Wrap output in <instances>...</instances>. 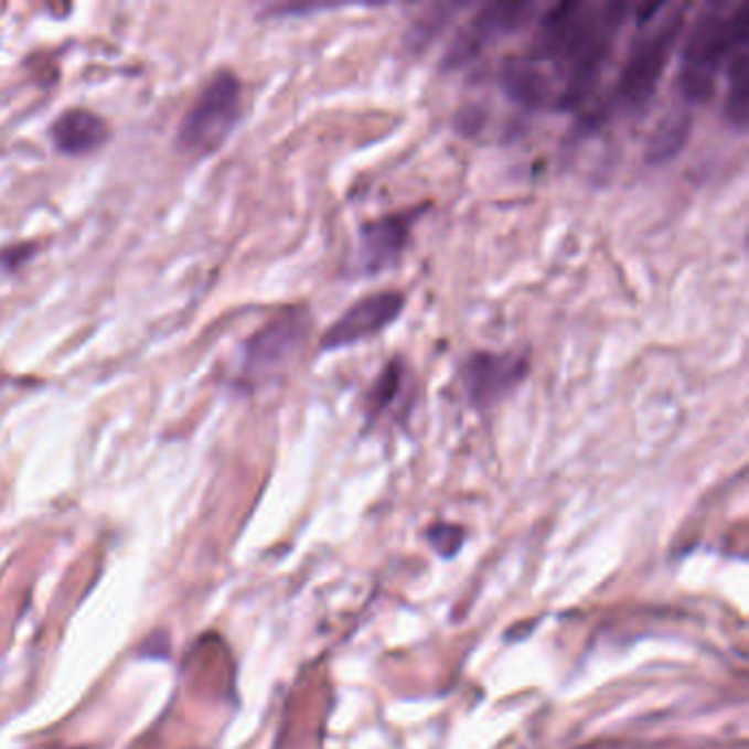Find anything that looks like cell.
I'll return each mask as SVG.
<instances>
[{"instance_id":"cell-8","label":"cell","mask_w":749,"mask_h":749,"mask_svg":"<svg viewBox=\"0 0 749 749\" xmlns=\"http://www.w3.org/2000/svg\"><path fill=\"white\" fill-rule=\"evenodd\" d=\"M420 210L407 214H392L374 221L361 229V250L359 264L365 272H378L398 261L400 253L407 247L409 232L420 216Z\"/></svg>"},{"instance_id":"cell-4","label":"cell","mask_w":749,"mask_h":749,"mask_svg":"<svg viewBox=\"0 0 749 749\" xmlns=\"http://www.w3.org/2000/svg\"><path fill=\"white\" fill-rule=\"evenodd\" d=\"M243 110V86L236 75L218 73L194 101L179 130V148L205 157L218 150L232 135Z\"/></svg>"},{"instance_id":"cell-12","label":"cell","mask_w":749,"mask_h":749,"mask_svg":"<svg viewBox=\"0 0 749 749\" xmlns=\"http://www.w3.org/2000/svg\"><path fill=\"white\" fill-rule=\"evenodd\" d=\"M688 135H691V117L688 115H673V117L664 119L649 141L646 159L651 163L671 161L684 148Z\"/></svg>"},{"instance_id":"cell-6","label":"cell","mask_w":749,"mask_h":749,"mask_svg":"<svg viewBox=\"0 0 749 749\" xmlns=\"http://www.w3.org/2000/svg\"><path fill=\"white\" fill-rule=\"evenodd\" d=\"M529 374V361L518 352H475L467 359L462 378L475 407L491 409L510 396Z\"/></svg>"},{"instance_id":"cell-3","label":"cell","mask_w":749,"mask_h":749,"mask_svg":"<svg viewBox=\"0 0 749 749\" xmlns=\"http://www.w3.org/2000/svg\"><path fill=\"white\" fill-rule=\"evenodd\" d=\"M657 4L649 7L646 18H640L644 31H640L629 49L624 68L616 84L618 106L627 113H642L657 93L660 79L673 57L680 33L684 29L686 7H671V13L657 18L651 24V13Z\"/></svg>"},{"instance_id":"cell-9","label":"cell","mask_w":749,"mask_h":749,"mask_svg":"<svg viewBox=\"0 0 749 749\" xmlns=\"http://www.w3.org/2000/svg\"><path fill=\"white\" fill-rule=\"evenodd\" d=\"M55 146L66 154H86L104 146L108 128L101 117L88 110H68L51 128Z\"/></svg>"},{"instance_id":"cell-1","label":"cell","mask_w":749,"mask_h":749,"mask_svg":"<svg viewBox=\"0 0 749 749\" xmlns=\"http://www.w3.org/2000/svg\"><path fill=\"white\" fill-rule=\"evenodd\" d=\"M629 9L604 0L563 2L545 13L525 55L549 82L556 110L576 108L596 90Z\"/></svg>"},{"instance_id":"cell-10","label":"cell","mask_w":749,"mask_h":749,"mask_svg":"<svg viewBox=\"0 0 749 749\" xmlns=\"http://www.w3.org/2000/svg\"><path fill=\"white\" fill-rule=\"evenodd\" d=\"M301 334L297 317H281L257 332L247 352V372H266L277 365L297 343Z\"/></svg>"},{"instance_id":"cell-7","label":"cell","mask_w":749,"mask_h":749,"mask_svg":"<svg viewBox=\"0 0 749 749\" xmlns=\"http://www.w3.org/2000/svg\"><path fill=\"white\" fill-rule=\"evenodd\" d=\"M534 4L529 2H491L482 7V11L473 18V22L458 35L451 46L447 62L451 66L464 64L473 55H478L484 46L500 40L501 35L512 33L527 24Z\"/></svg>"},{"instance_id":"cell-5","label":"cell","mask_w":749,"mask_h":749,"mask_svg":"<svg viewBox=\"0 0 749 749\" xmlns=\"http://www.w3.org/2000/svg\"><path fill=\"white\" fill-rule=\"evenodd\" d=\"M405 310V295L383 290L359 299L350 306L321 336V350L332 352L372 339L387 330Z\"/></svg>"},{"instance_id":"cell-11","label":"cell","mask_w":749,"mask_h":749,"mask_svg":"<svg viewBox=\"0 0 749 749\" xmlns=\"http://www.w3.org/2000/svg\"><path fill=\"white\" fill-rule=\"evenodd\" d=\"M726 75L728 93L724 101V117L735 132L743 135L749 124V46L732 57Z\"/></svg>"},{"instance_id":"cell-2","label":"cell","mask_w":749,"mask_h":749,"mask_svg":"<svg viewBox=\"0 0 749 749\" xmlns=\"http://www.w3.org/2000/svg\"><path fill=\"white\" fill-rule=\"evenodd\" d=\"M749 46V2L710 4L693 24L677 75V86L688 104H706L717 90L721 73L732 57Z\"/></svg>"},{"instance_id":"cell-13","label":"cell","mask_w":749,"mask_h":749,"mask_svg":"<svg viewBox=\"0 0 749 749\" xmlns=\"http://www.w3.org/2000/svg\"><path fill=\"white\" fill-rule=\"evenodd\" d=\"M405 383V363L403 359H394L383 374L376 378L370 396H367V414L370 416H378L385 409L392 407V403L396 400V396L400 394Z\"/></svg>"}]
</instances>
